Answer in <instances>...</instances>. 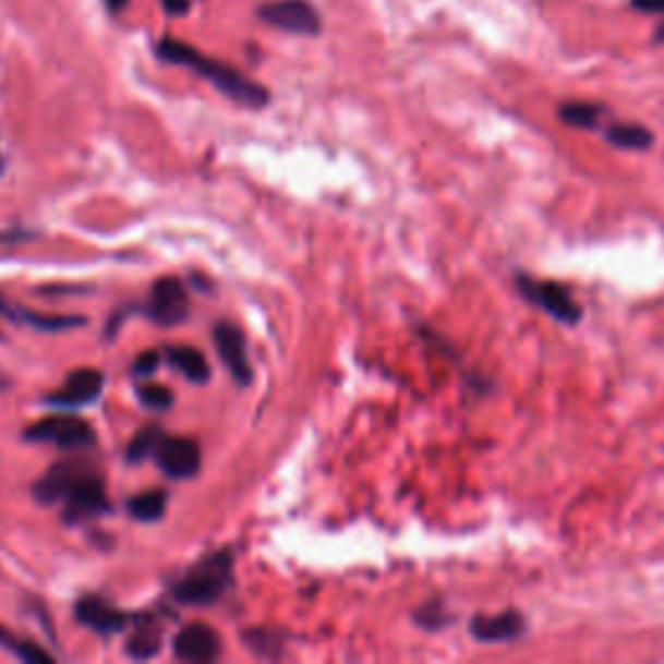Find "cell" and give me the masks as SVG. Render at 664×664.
Returning a JSON list of instances; mask_svg holds the SVG:
<instances>
[{
  "label": "cell",
  "mask_w": 664,
  "mask_h": 664,
  "mask_svg": "<svg viewBox=\"0 0 664 664\" xmlns=\"http://www.w3.org/2000/svg\"><path fill=\"white\" fill-rule=\"evenodd\" d=\"M156 55H159L161 60H167V63L184 65L190 68V71H195L201 79L208 81V84H214L224 97L237 101V105L250 109H263L270 101L268 88L259 86L257 81L246 79V75L239 73L237 68L226 65L221 60L208 58V55L195 50L193 45L180 43V39L164 37L161 43L156 45Z\"/></svg>",
  "instance_id": "cell-1"
},
{
  "label": "cell",
  "mask_w": 664,
  "mask_h": 664,
  "mask_svg": "<svg viewBox=\"0 0 664 664\" xmlns=\"http://www.w3.org/2000/svg\"><path fill=\"white\" fill-rule=\"evenodd\" d=\"M231 574H234L231 551L210 553L177 581L174 597L182 605H214L231 587Z\"/></svg>",
  "instance_id": "cell-2"
},
{
  "label": "cell",
  "mask_w": 664,
  "mask_h": 664,
  "mask_svg": "<svg viewBox=\"0 0 664 664\" xmlns=\"http://www.w3.org/2000/svg\"><path fill=\"white\" fill-rule=\"evenodd\" d=\"M517 289L530 304L540 306V310L551 314L553 319L564 322V325H579L581 322V306L564 286L553 283V280L517 276Z\"/></svg>",
  "instance_id": "cell-3"
},
{
  "label": "cell",
  "mask_w": 664,
  "mask_h": 664,
  "mask_svg": "<svg viewBox=\"0 0 664 664\" xmlns=\"http://www.w3.org/2000/svg\"><path fill=\"white\" fill-rule=\"evenodd\" d=\"M257 16L286 34L317 37L322 32V19L310 0H273V3L259 5Z\"/></svg>",
  "instance_id": "cell-4"
},
{
  "label": "cell",
  "mask_w": 664,
  "mask_h": 664,
  "mask_svg": "<svg viewBox=\"0 0 664 664\" xmlns=\"http://www.w3.org/2000/svg\"><path fill=\"white\" fill-rule=\"evenodd\" d=\"M26 442L55 444L60 449H86L97 442L94 428L79 415H50L26 428Z\"/></svg>",
  "instance_id": "cell-5"
},
{
  "label": "cell",
  "mask_w": 664,
  "mask_h": 664,
  "mask_svg": "<svg viewBox=\"0 0 664 664\" xmlns=\"http://www.w3.org/2000/svg\"><path fill=\"white\" fill-rule=\"evenodd\" d=\"M60 504L65 506L68 522H81V519H92L109 511L105 483H101L97 470H86L84 475L71 485V491L65 493V498Z\"/></svg>",
  "instance_id": "cell-6"
},
{
  "label": "cell",
  "mask_w": 664,
  "mask_h": 664,
  "mask_svg": "<svg viewBox=\"0 0 664 664\" xmlns=\"http://www.w3.org/2000/svg\"><path fill=\"white\" fill-rule=\"evenodd\" d=\"M146 312L150 319L159 322V325H164V327H174V325H180V322L188 319L190 299H188V289H184L182 280L174 276L156 280L154 289H150Z\"/></svg>",
  "instance_id": "cell-7"
},
{
  "label": "cell",
  "mask_w": 664,
  "mask_h": 664,
  "mask_svg": "<svg viewBox=\"0 0 664 664\" xmlns=\"http://www.w3.org/2000/svg\"><path fill=\"white\" fill-rule=\"evenodd\" d=\"M154 457L161 472L174 481H188L201 470V444L190 436H164Z\"/></svg>",
  "instance_id": "cell-8"
},
{
  "label": "cell",
  "mask_w": 664,
  "mask_h": 664,
  "mask_svg": "<svg viewBox=\"0 0 664 664\" xmlns=\"http://www.w3.org/2000/svg\"><path fill=\"white\" fill-rule=\"evenodd\" d=\"M214 340L224 366L229 369L231 376H234L237 385L242 387L250 385L252 364H250V353H246V340L242 330H239L237 325H229V322H221V325L214 327Z\"/></svg>",
  "instance_id": "cell-9"
},
{
  "label": "cell",
  "mask_w": 664,
  "mask_h": 664,
  "mask_svg": "<svg viewBox=\"0 0 664 664\" xmlns=\"http://www.w3.org/2000/svg\"><path fill=\"white\" fill-rule=\"evenodd\" d=\"M75 618L79 623H84L86 628L97 631L101 636H112L125 631V626L130 623V615L118 611L112 602L97 597V594H84L79 602H75Z\"/></svg>",
  "instance_id": "cell-10"
},
{
  "label": "cell",
  "mask_w": 664,
  "mask_h": 664,
  "mask_svg": "<svg viewBox=\"0 0 664 664\" xmlns=\"http://www.w3.org/2000/svg\"><path fill=\"white\" fill-rule=\"evenodd\" d=\"M174 654L184 662L208 664L218 660L221 654V639L210 626L205 623H193V626L182 628L174 639Z\"/></svg>",
  "instance_id": "cell-11"
},
{
  "label": "cell",
  "mask_w": 664,
  "mask_h": 664,
  "mask_svg": "<svg viewBox=\"0 0 664 664\" xmlns=\"http://www.w3.org/2000/svg\"><path fill=\"white\" fill-rule=\"evenodd\" d=\"M101 389H105V374L97 369H79L68 376L63 389L47 397V402L58 408H81L97 400Z\"/></svg>",
  "instance_id": "cell-12"
},
{
  "label": "cell",
  "mask_w": 664,
  "mask_h": 664,
  "mask_svg": "<svg viewBox=\"0 0 664 664\" xmlns=\"http://www.w3.org/2000/svg\"><path fill=\"white\" fill-rule=\"evenodd\" d=\"M470 631L478 641L498 643V641H517L527 631V620L522 613L504 611L496 615H475L470 623Z\"/></svg>",
  "instance_id": "cell-13"
},
{
  "label": "cell",
  "mask_w": 664,
  "mask_h": 664,
  "mask_svg": "<svg viewBox=\"0 0 664 664\" xmlns=\"http://www.w3.org/2000/svg\"><path fill=\"white\" fill-rule=\"evenodd\" d=\"M86 470L92 468L81 460L58 462L55 468H50L43 478H39L37 485H34V498H37L39 504H60L65 498V493L71 491V485L79 481Z\"/></svg>",
  "instance_id": "cell-14"
},
{
  "label": "cell",
  "mask_w": 664,
  "mask_h": 664,
  "mask_svg": "<svg viewBox=\"0 0 664 664\" xmlns=\"http://www.w3.org/2000/svg\"><path fill=\"white\" fill-rule=\"evenodd\" d=\"M167 361L184 376V379L193 382V385H205V382L210 379L208 361H205V355L197 351V348L169 346L167 348Z\"/></svg>",
  "instance_id": "cell-15"
},
{
  "label": "cell",
  "mask_w": 664,
  "mask_h": 664,
  "mask_svg": "<svg viewBox=\"0 0 664 664\" xmlns=\"http://www.w3.org/2000/svg\"><path fill=\"white\" fill-rule=\"evenodd\" d=\"M607 143L623 150H647L652 148L654 133L649 128L639 125V122H613L605 128Z\"/></svg>",
  "instance_id": "cell-16"
},
{
  "label": "cell",
  "mask_w": 664,
  "mask_h": 664,
  "mask_svg": "<svg viewBox=\"0 0 664 664\" xmlns=\"http://www.w3.org/2000/svg\"><path fill=\"white\" fill-rule=\"evenodd\" d=\"M607 114L605 107L592 105V101H566L558 109V118L568 128H579V130H594L602 125V118Z\"/></svg>",
  "instance_id": "cell-17"
},
{
  "label": "cell",
  "mask_w": 664,
  "mask_h": 664,
  "mask_svg": "<svg viewBox=\"0 0 664 664\" xmlns=\"http://www.w3.org/2000/svg\"><path fill=\"white\" fill-rule=\"evenodd\" d=\"M161 652V628L154 620H141L128 639V654L133 660H150Z\"/></svg>",
  "instance_id": "cell-18"
},
{
  "label": "cell",
  "mask_w": 664,
  "mask_h": 664,
  "mask_svg": "<svg viewBox=\"0 0 664 664\" xmlns=\"http://www.w3.org/2000/svg\"><path fill=\"white\" fill-rule=\"evenodd\" d=\"M167 491L161 488L138 493V496L130 498L128 511L138 519V522H156V519H161L164 511H167Z\"/></svg>",
  "instance_id": "cell-19"
},
{
  "label": "cell",
  "mask_w": 664,
  "mask_h": 664,
  "mask_svg": "<svg viewBox=\"0 0 664 664\" xmlns=\"http://www.w3.org/2000/svg\"><path fill=\"white\" fill-rule=\"evenodd\" d=\"M0 647L5 649V652H11L16 660L22 662H34V664H50L52 654H47L43 647H37V643L22 639V636H16L9 628L0 626Z\"/></svg>",
  "instance_id": "cell-20"
},
{
  "label": "cell",
  "mask_w": 664,
  "mask_h": 664,
  "mask_svg": "<svg viewBox=\"0 0 664 664\" xmlns=\"http://www.w3.org/2000/svg\"><path fill=\"white\" fill-rule=\"evenodd\" d=\"M161 439H164V431H161V426H156V423H150V426L141 428L138 434L133 436V442H130L128 460L130 462H143V460H148V457H154L156 449H159Z\"/></svg>",
  "instance_id": "cell-21"
},
{
  "label": "cell",
  "mask_w": 664,
  "mask_h": 664,
  "mask_svg": "<svg viewBox=\"0 0 664 664\" xmlns=\"http://www.w3.org/2000/svg\"><path fill=\"white\" fill-rule=\"evenodd\" d=\"M19 319H24L26 325L37 327V330L45 333H63L71 330V327H81L86 319L81 317H60V314H37V312H22L19 314Z\"/></svg>",
  "instance_id": "cell-22"
},
{
  "label": "cell",
  "mask_w": 664,
  "mask_h": 664,
  "mask_svg": "<svg viewBox=\"0 0 664 664\" xmlns=\"http://www.w3.org/2000/svg\"><path fill=\"white\" fill-rule=\"evenodd\" d=\"M138 397H141V402L148 410H167V408H172V402H174V395L169 393L167 387H161V385L141 387L138 389Z\"/></svg>",
  "instance_id": "cell-23"
},
{
  "label": "cell",
  "mask_w": 664,
  "mask_h": 664,
  "mask_svg": "<svg viewBox=\"0 0 664 664\" xmlns=\"http://www.w3.org/2000/svg\"><path fill=\"white\" fill-rule=\"evenodd\" d=\"M415 620H419V626L428 628V631H436V628L447 626V613H444L439 602H428V605H423L421 611L415 613Z\"/></svg>",
  "instance_id": "cell-24"
},
{
  "label": "cell",
  "mask_w": 664,
  "mask_h": 664,
  "mask_svg": "<svg viewBox=\"0 0 664 664\" xmlns=\"http://www.w3.org/2000/svg\"><path fill=\"white\" fill-rule=\"evenodd\" d=\"M159 364H161V355L156 351H146V353H141V359L133 364V374L135 376H150L156 372V369H159Z\"/></svg>",
  "instance_id": "cell-25"
},
{
  "label": "cell",
  "mask_w": 664,
  "mask_h": 664,
  "mask_svg": "<svg viewBox=\"0 0 664 664\" xmlns=\"http://www.w3.org/2000/svg\"><path fill=\"white\" fill-rule=\"evenodd\" d=\"M164 13H169V16H184V13L190 11V5H193V0H161Z\"/></svg>",
  "instance_id": "cell-26"
},
{
  "label": "cell",
  "mask_w": 664,
  "mask_h": 664,
  "mask_svg": "<svg viewBox=\"0 0 664 664\" xmlns=\"http://www.w3.org/2000/svg\"><path fill=\"white\" fill-rule=\"evenodd\" d=\"M631 5L639 13H664V0H631Z\"/></svg>",
  "instance_id": "cell-27"
},
{
  "label": "cell",
  "mask_w": 664,
  "mask_h": 664,
  "mask_svg": "<svg viewBox=\"0 0 664 664\" xmlns=\"http://www.w3.org/2000/svg\"><path fill=\"white\" fill-rule=\"evenodd\" d=\"M128 5V0H107V9L112 13H120Z\"/></svg>",
  "instance_id": "cell-28"
},
{
  "label": "cell",
  "mask_w": 664,
  "mask_h": 664,
  "mask_svg": "<svg viewBox=\"0 0 664 664\" xmlns=\"http://www.w3.org/2000/svg\"><path fill=\"white\" fill-rule=\"evenodd\" d=\"M654 43H656V45H664V24L660 26V29H656V34H654Z\"/></svg>",
  "instance_id": "cell-29"
},
{
  "label": "cell",
  "mask_w": 664,
  "mask_h": 664,
  "mask_svg": "<svg viewBox=\"0 0 664 664\" xmlns=\"http://www.w3.org/2000/svg\"><path fill=\"white\" fill-rule=\"evenodd\" d=\"M0 169H3V164H0Z\"/></svg>",
  "instance_id": "cell-30"
}]
</instances>
